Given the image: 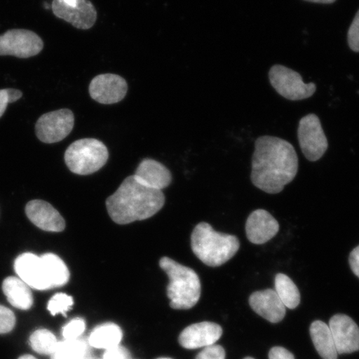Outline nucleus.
I'll use <instances>...</instances> for the list:
<instances>
[{
    "label": "nucleus",
    "mask_w": 359,
    "mask_h": 359,
    "mask_svg": "<svg viewBox=\"0 0 359 359\" xmlns=\"http://www.w3.org/2000/svg\"><path fill=\"white\" fill-rule=\"evenodd\" d=\"M251 182L269 194H277L293 182L299 169L297 154L289 142L276 137L255 141Z\"/></svg>",
    "instance_id": "nucleus-1"
},
{
    "label": "nucleus",
    "mask_w": 359,
    "mask_h": 359,
    "mask_svg": "<svg viewBox=\"0 0 359 359\" xmlns=\"http://www.w3.org/2000/svg\"><path fill=\"white\" fill-rule=\"evenodd\" d=\"M161 191L143 186L134 176L126 178L106 201L107 212L116 224H127L154 217L163 208Z\"/></svg>",
    "instance_id": "nucleus-2"
},
{
    "label": "nucleus",
    "mask_w": 359,
    "mask_h": 359,
    "mask_svg": "<svg viewBox=\"0 0 359 359\" xmlns=\"http://www.w3.org/2000/svg\"><path fill=\"white\" fill-rule=\"evenodd\" d=\"M191 249L206 266L218 267L235 257L240 241L235 236L217 232L208 223L201 222L192 232Z\"/></svg>",
    "instance_id": "nucleus-3"
},
{
    "label": "nucleus",
    "mask_w": 359,
    "mask_h": 359,
    "mask_svg": "<svg viewBox=\"0 0 359 359\" xmlns=\"http://www.w3.org/2000/svg\"><path fill=\"white\" fill-rule=\"evenodd\" d=\"M160 267L169 278L168 296L170 306L177 311H187L195 306L201 298V280L192 269L184 266L168 257H163Z\"/></svg>",
    "instance_id": "nucleus-4"
},
{
    "label": "nucleus",
    "mask_w": 359,
    "mask_h": 359,
    "mask_svg": "<svg viewBox=\"0 0 359 359\" xmlns=\"http://www.w3.org/2000/svg\"><path fill=\"white\" fill-rule=\"evenodd\" d=\"M109 156L104 143L97 139L84 138L72 143L65 151V160L72 172L86 176L104 167Z\"/></svg>",
    "instance_id": "nucleus-5"
},
{
    "label": "nucleus",
    "mask_w": 359,
    "mask_h": 359,
    "mask_svg": "<svg viewBox=\"0 0 359 359\" xmlns=\"http://www.w3.org/2000/svg\"><path fill=\"white\" fill-rule=\"evenodd\" d=\"M269 81L276 91L286 100L299 101L311 97L316 91V85L304 83L297 72L283 65L273 66L269 73Z\"/></svg>",
    "instance_id": "nucleus-6"
},
{
    "label": "nucleus",
    "mask_w": 359,
    "mask_h": 359,
    "mask_svg": "<svg viewBox=\"0 0 359 359\" xmlns=\"http://www.w3.org/2000/svg\"><path fill=\"white\" fill-rule=\"evenodd\" d=\"M43 48L42 39L33 31L11 29L0 35V56L28 58L38 55Z\"/></svg>",
    "instance_id": "nucleus-7"
},
{
    "label": "nucleus",
    "mask_w": 359,
    "mask_h": 359,
    "mask_svg": "<svg viewBox=\"0 0 359 359\" xmlns=\"http://www.w3.org/2000/svg\"><path fill=\"white\" fill-rule=\"evenodd\" d=\"M74 127V112L60 109L40 116L35 125V132L40 141L52 144L64 140Z\"/></svg>",
    "instance_id": "nucleus-8"
},
{
    "label": "nucleus",
    "mask_w": 359,
    "mask_h": 359,
    "mask_svg": "<svg viewBox=\"0 0 359 359\" xmlns=\"http://www.w3.org/2000/svg\"><path fill=\"white\" fill-rule=\"evenodd\" d=\"M298 137L304 156L311 161L320 160L329 147L320 120L316 114H309L300 120Z\"/></svg>",
    "instance_id": "nucleus-9"
},
{
    "label": "nucleus",
    "mask_w": 359,
    "mask_h": 359,
    "mask_svg": "<svg viewBox=\"0 0 359 359\" xmlns=\"http://www.w3.org/2000/svg\"><path fill=\"white\" fill-rule=\"evenodd\" d=\"M52 11L79 29H89L95 25L97 11L89 0H53Z\"/></svg>",
    "instance_id": "nucleus-10"
},
{
    "label": "nucleus",
    "mask_w": 359,
    "mask_h": 359,
    "mask_svg": "<svg viewBox=\"0 0 359 359\" xmlns=\"http://www.w3.org/2000/svg\"><path fill=\"white\" fill-rule=\"evenodd\" d=\"M128 83L123 77L112 74L96 76L89 85L90 96L101 104H114L127 95Z\"/></svg>",
    "instance_id": "nucleus-11"
},
{
    "label": "nucleus",
    "mask_w": 359,
    "mask_h": 359,
    "mask_svg": "<svg viewBox=\"0 0 359 359\" xmlns=\"http://www.w3.org/2000/svg\"><path fill=\"white\" fill-rule=\"evenodd\" d=\"M329 326L338 354L359 351V327L351 318L336 314L331 318Z\"/></svg>",
    "instance_id": "nucleus-12"
},
{
    "label": "nucleus",
    "mask_w": 359,
    "mask_h": 359,
    "mask_svg": "<svg viewBox=\"0 0 359 359\" xmlns=\"http://www.w3.org/2000/svg\"><path fill=\"white\" fill-rule=\"evenodd\" d=\"M222 327L212 322H201L186 327L179 336L184 348L196 349L210 346L222 338Z\"/></svg>",
    "instance_id": "nucleus-13"
},
{
    "label": "nucleus",
    "mask_w": 359,
    "mask_h": 359,
    "mask_svg": "<svg viewBox=\"0 0 359 359\" xmlns=\"http://www.w3.org/2000/svg\"><path fill=\"white\" fill-rule=\"evenodd\" d=\"M15 269L20 279L30 288L37 290H51L45 273L41 258L32 253H24L15 259Z\"/></svg>",
    "instance_id": "nucleus-14"
},
{
    "label": "nucleus",
    "mask_w": 359,
    "mask_h": 359,
    "mask_svg": "<svg viewBox=\"0 0 359 359\" xmlns=\"http://www.w3.org/2000/svg\"><path fill=\"white\" fill-rule=\"evenodd\" d=\"M25 212L30 222L43 231L49 232L65 231L66 223L64 217L46 201H31L27 204Z\"/></svg>",
    "instance_id": "nucleus-15"
},
{
    "label": "nucleus",
    "mask_w": 359,
    "mask_h": 359,
    "mask_svg": "<svg viewBox=\"0 0 359 359\" xmlns=\"http://www.w3.org/2000/svg\"><path fill=\"white\" fill-rule=\"evenodd\" d=\"M280 231V224L266 210H257L249 215L245 224L247 238L255 245H263Z\"/></svg>",
    "instance_id": "nucleus-16"
},
{
    "label": "nucleus",
    "mask_w": 359,
    "mask_h": 359,
    "mask_svg": "<svg viewBox=\"0 0 359 359\" xmlns=\"http://www.w3.org/2000/svg\"><path fill=\"white\" fill-rule=\"evenodd\" d=\"M249 303L255 313L273 324L280 322L285 316L286 308L276 290L255 292L250 295Z\"/></svg>",
    "instance_id": "nucleus-17"
},
{
    "label": "nucleus",
    "mask_w": 359,
    "mask_h": 359,
    "mask_svg": "<svg viewBox=\"0 0 359 359\" xmlns=\"http://www.w3.org/2000/svg\"><path fill=\"white\" fill-rule=\"evenodd\" d=\"M143 186L161 191L172 182V174L164 165L155 160L144 159L133 175Z\"/></svg>",
    "instance_id": "nucleus-18"
},
{
    "label": "nucleus",
    "mask_w": 359,
    "mask_h": 359,
    "mask_svg": "<svg viewBox=\"0 0 359 359\" xmlns=\"http://www.w3.org/2000/svg\"><path fill=\"white\" fill-rule=\"evenodd\" d=\"M2 290L8 302L12 306L29 311L34 304V297L30 287L25 284L20 278L8 277L3 282Z\"/></svg>",
    "instance_id": "nucleus-19"
},
{
    "label": "nucleus",
    "mask_w": 359,
    "mask_h": 359,
    "mask_svg": "<svg viewBox=\"0 0 359 359\" xmlns=\"http://www.w3.org/2000/svg\"><path fill=\"white\" fill-rule=\"evenodd\" d=\"M311 335L314 347L323 359L338 358L333 335L329 325L320 320L314 321L311 326Z\"/></svg>",
    "instance_id": "nucleus-20"
},
{
    "label": "nucleus",
    "mask_w": 359,
    "mask_h": 359,
    "mask_svg": "<svg viewBox=\"0 0 359 359\" xmlns=\"http://www.w3.org/2000/svg\"><path fill=\"white\" fill-rule=\"evenodd\" d=\"M123 337V330L120 326L114 323H107L93 330L88 343L93 348L107 350L118 346Z\"/></svg>",
    "instance_id": "nucleus-21"
},
{
    "label": "nucleus",
    "mask_w": 359,
    "mask_h": 359,
    "mask_svg": "<svg viewBox=\"0 0 359 359\" xmlns=\"http://www.w3.org/2000/svg\"><path fill=\"white\" fill-rule=\"evenodd\" d=\"M40 258L51 289L62 287L69 283L70 273L64 260L51 253L45 254Z\"/></svg>",
    "instance_id": "nucleus-22"
},
{
    "label": "nucleus",
    "mask_w": 359,
    "mask_h": 359,
    "mask_svg": "<svg viewBox=\"0 0 359 359\" xmlns=\"http://www.w3.org/2000/svg\"><path fill=\"white\" fill-rule=\"evenodd\" d=\"M276 292L285 308L294 309L299 306L300 294L297 286L289 276L278 273L275 280Z\"/></svg>",
    "instance_id": "nucleus-23"
},
{
    "label": "nucleus",
    "mask_w": 359,
    "mask_h": 359,
    "mask_svg": "<svg viewBox=\"0 0 359 359\" xmlns=\"http://www.w3.org/2000/svg\"><path fill=\"white\" fill-rule=\"evenodd\" d=\"M31 348L39 354H52L55 351L58 344L56 336L48 330H39L34 332L29 338Z\"/></svg>",
    "instance_id": "nucleus-24"
},
{
    "label": "nucleus",
    "mask_w": 359,
    "mask_h": 359,
    "mask_svg": "<svg viewBox=\"0 0 359 359\" xmlns=\"http://www.w3.org/2000/svg\"><path fill=\"white\" fill-rule=\"evenodd\" d=\"M87 352V345L83 341L65 340L58 343L53 359H83Z\"/></svg>",
    "instance_id": "nucleus-25"
},
{
    "label": "nucleus",
    "mask_w": 359,
    "mask_h": 359,
    "mask_svg": "<svg viewBox=\"0 0 359 359\" xmlns=\"http://www.w3.org/2000/svg\"><path fill=\"white\" fill-rule=\"evenodd\" d=\"M74 299L65 293H57L53 296L48 303V311L53 316L62 314L67 317V313L73 308Z\"/></svg>",
    "instance_id": "nucleus-26"
},
{
    "label": "nucleus",
    "mask_w": 359,
    "mask_h": 359,
    "mask_svg": "<svg viewBox=\"0 0 359 359\" xmlns=\"http://www.w3.org/2000/svg\"><path fill=\"white\" fill-rule=\"evenodd\" d=\"M86 330V323L83 318H77L67 323L62 329V336L65 340L79 339Z\"/></svg>",
    "instance_id": "nucleus-27"
},
{
    "label": "nucleus",
    "mask_w": 359,
    "mask_h": 359,
    "mask_svg": "<svg viewBox=\"0 0 359 359\" xmlns=\"http://www.w3.org/2000/svg\"><path fill=\"white\" fill-rule=\"evenodd\" d=\"M16 317L11 309L0 305V334H6L15 329Z\"/></svg>",
    "instance_id": "nucleus-28"
},
{
    "label": "nucleus",
    "mask_w": 359,
    "mask_h": 359,
    "mask_svg": "<svg viewBox=\"0 0 359 359\" xmlns=\"http://www.w3.org/2000/svg\"><path fill=\"white\" fill-rule=\"evenodd\" d=\"M22 97L20 90L15 88L0 89V118L7 109L8 104L20 100Z\"/></svg>",
    "instance_id": "nucleus-29"
},
{
    "label": "nucleus",
    "mask_w": 359,
    "mask_h": 359,
    "mask_svg": "<svg viewBox=\"0 0 359 359\" xmlns=\"http://www.w3.org/2000/svg\"><path fill=\"white\" fill-rule=\"evenodd\" d=\"M348 43L353 52L359 53V11L348 29Z\"/></svg>",
    "instance_id": "nucleus-30"
},
{
    "label": "nucleus",
    "mask_w": 359,
    "mask_h": 359,
    "mask_svg": "<svg viewBox=\"0 0 359 359\" xmlns=\"http://www.w3.org/2000/svg\"><path fill=\"white\" fill-rule=\"evenodd\" d=\"M196 359H226V351L221 345H210L197 354Z\"/></svg>",
    "instance_id": "nucleus-31"
},
{
    "label": "nucleus",
    "mask_w": 359,
    "mask_h": 359,
    "mask_svg": "<svg viewBox=\"0 0 359 359\" xmlns=\"http://www.w3.org/2000/svg\"><path fill=\"white\" fill-rule=\"evenodd\" d=\"M103 359H128V352L123 347L116 346L105 350L103 354Z\"/></svg>",
    "instance_id": "nucleus-32"
},
{
    "label": "nucleus",
    "mask_w": 359,
    "mask_h": 359,
    "mask_svg": "<svg viewBox=\"0 0 359 359\" xmlns=\"http://www.w3.org/2000/svg\"><path fill=\"white\" fill-rule=\"evenodd\" d=\"M269 359H294V357L285 348L273 347L269 353Z\"/></svg>",
    "instance_id": "nucleus-33"
},
{
    "label": "nucleus",
    "mask_w": 359,
    "mask_h": 359,
    "mask_svg": "<svg viewBox=\"0 0 359 359\" xmlns=\"http://www.w3.org/2000/svg\"><path fill=\"white\" fill-rule=\"evenodd\" d=\"M349 264L354 275L359 278V245L350 253Z\"/></svg>",
    "instance_id": "nucleus-34"
},
{
    "label": "nucleus",
    "mask_w": 359,
    "mask_h": 359,
    "mask_svg": "<svg viewBox=\"0 0 359 359\" xmlns=\"http://www.w3.org/2000/svg\"><path fill=\"white\" fill-rule=\"evenodd\" d=\"M304 1L317 3V4H333L336 0H304Z\"/></svg>",
    "instance_id": "nucleus-35"
},
{
    "label": "nucleus",
    "mask_w": 359,
    "mask_h": 359,
    "mask_svg": "<svg viewBox=\"0 0 359 359\" xmlns=\"http://www.w3.org/2000/svg\"><path fill=\"white\" fill-rule=\"evenodd\" d=\"M18 359H37L35 357L30 355V354H25V355H22Z\"/></svg>",
    "instance_id": "nucleus-36"
},
{
    "label": "nucleus",
    "mask_w": 359,
    "mask_h": 359,
    "mask_svg": "<svg viewBox=\"0 0 359 359\" xmlns=\"http://www.w3.org/2000/svg\"><path fill=\"white\" fill-rule=\"evenodd\" d=\"M157 359H173V358H157Z\"/></svg>",
    "instance_id": "nucleus-37"
},
{
    "label": "nucleus",
    "mask_w": 359,
    "mask_h": 359,
    "mask_svg": "<svg viewBox=\"0 0 359 359\" xmlns=\"http://www.w3.org/2000/svg\"><path fill=\"white\" fill-rule=\"evenodd\" d=\"M244 359H255V358L248 357V358H245Z\"/></svg>",
    "instance_id": "nucleus-38"
}]
</instances>
